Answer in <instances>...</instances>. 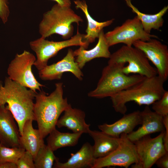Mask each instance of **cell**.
<instances>
[{"label": "cell", "instance_id": "obj_1", "mask_svg": "<svg viewBox=\"0 0 168 168\" xmlns=\"http://www.w3.org/2000/svg\"><path fill=\"white\" fill-rule=\"evenodd\" d=\"M55 90L49 95L43 91L36 93L33 107L35 120L44 138L54 129L61 114L70 105L63 98V84H55Z\"/></svg>", "mask_w": 168, "mask_h": 168}, {"label": "cell", "instance_id": "obj_2", "mask_svg": "<svg viewBox=\"0 0 168 168\" xmlns=\"http://www.w3.org/2000/svg\"><path fill=\"white\" fill-rule=\"evenodd\" d=\"M36 93L8 77H6L4 86L0 81V105L7 104L6 106L15 119L20 135L25 122L30 119L35 120L33 100Z\"/></svg>", "mask_w": 168, "mask_h": 168}, {"label": "cell", "instance_id": "obj_3", "mask_svg": "<svg viewBox=\"0 0 168 168\" xmlns=\"http://www.w3.org/2000/svg\"><path fill=\"white\" fill-rule=\"evenodd\" d=\"M165 81L158 75L146 77L143 80L110 97L112 106L117 112L124 114L126 104L134 101L139 106H149L159 99L165 91Z\"/></svg>", "mask_w": 168, "mask_h": 168}, {"label": "cell", "instance_id": "obj_4", "mask_svg": "<svg viewBox=\"0 0 168 168\" xmlns=\"http://www.w3.org/2000/svg\"><path fill=\"white\" fill-rule=\"evenodd\" d=\"M125 63H108L104 68L96 87L88 94L89 97L97 98L111 97L139 82L146 77L135 74L127 75L122 71Z\"/></svg>", "mask_w": 168, "mask_h": 168}, {"label": "cell", "instance_id": "obj_5", "mask_svg": "<svg viewBox=\"0 0 168 168\" xmlns=\"http://www.w3.org/2000/svg\"><path fill=\"white\" fill-rule=\"evenodd\" d=\"M82 21V18L70 7L62 6L57 3L43 14L39 25V32L44 38L56 34L67 40L73 35L72 24L75 23L79 25Z\"/></svg>", "mask_w": 168, "mask_h": 168}, {"label": "cell", "instance_id": "obj_6", "mask_svg": "<svg viewBox=\"0 0 168 168\" xmlns=\"http://www.w3.org/2000/svg\"><path fill=\"white\" fill-rule=\"evenodd\" d=\"M109 58L108 63H127V66L122 68L126 75L132 73L147 77L157 75L156 69L151 65L144 53L134 47L123 45L111 54Z\"/></svg>", "mask_w": 168, "mask_h": 168}, {"label": "cell", "instance_id": "obj_7", "mask_svg": "<svg viewBox=\"0 0 168 168\" xmlns=\"http://www.w3.org/2000/svg\"><path fill=\"white\" fill-rule=\"evenodd\" d=\"M84 34L77 31V33L65 40L54 41L46 40L41 37L30 42L31 49L35 53L37 59L34 65L40 70L47 65L48 60L55 56L61 50L70 46H82L86 49L83 41Z\"/></svg>", "mask_w": 168, "mask_h": 168}, {"label": "cell", "instance_id": "obj_8", "mask_svg": "<svg viewBox=\"0 0 168 168\" xmlns=\"http://www.w3.org/2000/svg\"><path fill=\"white\" fill-rule=\"evenodd\" d=\"M36 60L35 56L26 50L17 54L9 65L7 73L12 81L37 92L44 86L37 80L32 72V66Z\"/></svg>", "mask_w": 168, "mask_h": 168}, {"label": "cell", "instance_id": "obj_9", "mask_svg": "<svg viewBox=\"0 0 168 168\" xmlns=\"http://www.w3.org/2000/svg\"><path fill=\"white\" fill-rule=\"evenodd\" d=\"M109 46L122 43L132 46L138 40L148 41L152 38L157 39V36L148 34L143 29L142 23L136 16L133 19L127 20L120 26L105 34Z\"/></svg>", "mask_w": 168, "mask_h": 168}, {"label": "cell", "instance_id": "obj_10", "mask_svg": "<svg viewBox=\"0 0 168 168\" xmlns=\"http://www.w3.org/2000/svg\"><path fill=\"white\" fill-rule=\"evenodd\" d=\"M118 147L108 155L96 158L92 168H102L118 166L128 168L139 162V158L135 145L123 133L119 137Z\"/></svg>", "mask_w": 168, "mask_h": 168}, {"label": "cell", "instance_id": "obj_11", "mask_svg": "<svg viewBox=\"0 0 168 168\" xmlns=\"http://www.w3.org/2000/svg\"><path fill=\"white\" fill-rule=\"evenodd\" d=\"M164 131L156 137L149 135L144 136L133 142L134 144L139 162L132 165L133 168H150L157 160L167 152L163 144Z\"/></svg>", "mask_w": 168, "mask_h": 168}, {"label": "cell", "instance_id": "obj_12", "mask_svg": "<svg viewBox=\"0 0 168 168\" xmlns=\"http://www.w3.org/2000/svg\"><path fill=\"white\" fill-rule=\"evenodd\" d=\"M133 46L142 51L156 67L157 75L165 82L168 78V48L155 38L148 41L138 40Z\"/></svg>", "mask_w": 168, "mask_h": 168}, {"label": "cell", "instance_id": "obj_13", "mask_svg": "<svg viewBox=\"0 0 168 168\" xmlns=\"http://www.w3.org/2000/svg\"><path fill=\"white\" fill-rule=\"evenodd\" d=\"M76 62L74 51L69 49L66 55L56 63L47 65L39 71L40 79L43 80H52L61 79L63 73H72L78 79L82 80L83 74Z\"/></svg>", "mask_w": 168, "mask_h": 168}, {"label": "cell", "instance_id": "obj_14", "mask_svg": "<svg viewBox=\"0 0 168 168\" xmlns=\"http://www.w3.org/2000/svg\"><path fill=\"white\" fill-rule=\"evenodd\" d=\"M15 120L6 106L0 105V143L7 147H21V135Z\"/></svg>", "mask_w": 168, "mask_h": 168}, {"label": "cell", "instance_id": "obj_15", "mask_svg": "<svg viewBox=\"0 0 168 168\" xmlns=\"http://www.w3.org/2000/svg\"><path fill=\"white\" fill-rule=\"evenodd\" d=\"M141 126L136 131L127 134L131 141L134 142L142 137L156 132L164 131L163 117L154 111H152L148 106L140 112Z\"/></svg>", "mask_w": 168, "mask_h": 168}, {"label": "cell", "instance_id": "obj_16", "mask_svg": "<svg viewBox=\"0 0 168 168\" xmlns=\"http://www.w3.org/2000/svg\"><path fill=\"white\" fill-rule=\"evenodd\" d=\"M140 111L137 110L124 114L121 119L111 124H104L98 126L102 131L111 136L119 138L123 133L128 134L139 124H141Z\"/></svg>", "mask_w": 168, "mask_h": 168}, {"label": "cell", "instance_id": "obj_17", "mask_svg": "<svg viewBox=\"0 0 168 168\" xmlns=\"http://www.w3.org/2000/svg\"><path fill=\"white\" fill-rule=\"evenodd\" d=\"M98 42L93 48L86 50L82 46L74 51L76 62L81 69L87 62L96 58H109L110 47L105 39L103 29L99 33Z\"/></svg>", "mask_w": 168, "mask_h": 168}, {"label": "cell", "instance_id": "obj_18", "mask_svg": "<svg viewBox=\"0 0 168 168\" xmlns=\"http://www.w3.org/2000/svg\"><path fill=\"white\" fill-rule=\"evenodd\" d=\"M64 112L63 115L58 119L56 123L58 128L66 127L74 133H89L91 130L90 125L85 121V114L84 111L73 108L70 104Z\"/></svg>", "mask_w": 168, "mask_h": 168}, {"label": "cell", "instance_id": "obj_19", "mask_svg": "<svg viewBox=\"0 0 168 168\" xmlns=\"http://www.w3.org/2000/svg\"><path fill=\"white\" fill-rule=\"evenodd\" d=\"M96 158L94 155L93 146L86 142L75 153H71V157L64 163L57 158L54 167L56 168H92Z\"/></svg>", "mask_w": 168, "mask_h": 168}, {"label": "cell", "instance_id": "obj_20", "mask_svg": "<svg viewBox=\"0 0 168 168\" xmlns=\"http://www.w3.org/2000/svg\"><path fill=\"white\" fill-rule=\"evenodd\" d=\"M77 9H80L84 14L87 22L86 30V34L83 36V41L85 43L86 48L87 49L89 44L95 41L98 38L100 33L103 28L111 25L114 19L106 21L99 22L96 21L91 16L88 10V6L84 0H76L74 1Z\"/></svg>", "mask_w": 168, "mask_h": 168}, {"label": "cell", "instance_id": "obj_21", "mask_svg": "<svg viewBox=\"0 0 168 168\" xmlns=\"http://www.w3.org/2000/svg\"><path fill=\"white\" fill-rule=\"evenodd\" d=\"M94 140V155L95 158L105 157L114 150L118 146L119 137H114L105 132L91 130L88 133Z\"/></svg>", "mask_w": 168, "mask_h": 168}, {"label": "cell", "instance_id": "obj_22", "mask_svg": "<svg viewBox=\"0 0 168 168\" xmlns=\"http://www.w3.org/2000/svg\"><path fill=\"white\" fill-rule=\"evenodd\" d=\"M33 121L30 119L25 122L20 137V143L21 147L30 152L34 159L44 143L39 130L33 128Z\"/></svg>", "mask_w": 168, "mask_h": 168}, {"label": "cell", "instance_id": "obj_23", "mask_svg": "<svg viewBox=\"0 0 168 168\" xmlns=\"http://www.w3.org/2000/svg\"><path fill=\"white\" fill-rule=\"evenodd\" d=\"M124 0L127 6L131 9L132 12L136 14L146 32L150 34L152 29L159 30L160 28L162 26L164 22L163 16L167 11L168 6H165L156 14H146L140 12L133 6L131 3V0Z\"/></svg>", "mask_w": 168, "mask_h": 168}, {"label": "cell", "instance_id": "obj_24", "mask_svg": "<svg viewBox=\"0 0 168 168\" xmlns=\"http://www.w3.org/2000/svg\"><path fill=\"white\" fill-rule=\"evenodd\" d=\"M83 133L61 132L56 128L49 134L47 145L54 152L59 148L76 145Z\"/></svg>", "mask_w": 168, "mask_h": 168}, {"label": "cell", "instance_id": "obj_25", "mask_svg": "<svg viewBox=\"0 0 168 168\" xmlns=\"http://www.w3.org/2000/svg\"><path fill=\"white\" fill-rule=\"evenodd\" d=\"M54 151L45 144L40 148L34 159L35 168H51L57 159Z\"/></svg>", "mask_w": 168, "mask_h": 168}, {"label": "cell", "instance_id": "obj_26", "mask_svg": "<svg viewBox=\"0 0 168 168\" xmlns=\"http://www.w3.org/2000/svg\"><path fill=\"white\" fill-rule=\"evenodd\" d=\"M25 151L22 147H10L0 143V164L7 162L16 163Z\"/></svg>", "mask_w": 168, "mask_h": 168}, {"label": "cell", "instance_id": "obj_27", "mask_svg": "<svg viewBox=\"0 0 168 168\" xmlns=\"http://www.w3.org/2000/svg\"><path fill=\"white\" fill-rule=\"evenodd\" d=\"M155 112L162 117L168 115V91H165L159 99L152 104Z\"/></svg>", "mask_w": 168, "mask_h": 168}, {"label": "cell", "instance_id": "obj_28", "mask_svg": "<svg viewBox=\"0 0 168 168\" xmlns=\"http://www.w3.org/2000/svg\"><path fill=\"white\" fill-rule=\"evenodd\" d=\"M16 163L17 168H35L33 157L26 151L24 152Z\"/></svg>", "mask_w": 168, "mask_h": 168}, {"label": "cell", "instance_id": "obj_29", "mask_svg": "<svg viewBox=\"0 0 168 168\" xmlns=\"http://www.w3.org/2000/svg\"><path fill=\"white\" fill-rule=\"evenodd\" d=\"M10 13L8 0H0V19L4 24L7 22Z\"/></svg>", "mask_w": 168, "mask_h": 168}, {"label": "cell", "instance_id": "obj_30", "mask_svg": "<svg viewBox=\"0 0 168 168\" xmlns=\"http://www.w3.org/2000/svg\"><path fill=\"white\" fill-rule=\"evenodd\" d=\"M163 122L164 127L163 144L166 151L168 152V115L163 117Z\"/></svg>", "mask_w": 168, "mask_h": 168}, {"label": "cell", "instance_id": "obj_31", "mask_svg": "<svg viewBox=\"0 0 168 168\" xmlns=\"http://www.w3.org/2000/svg\"><path fill=\"white\" fill-rule=\"evenodd\" d=\"M157 166L161 168H168V152L160 157L155 163Z\"/></svg>", "mask_w": 168, "mask_h": 168}, {"label": "cell", "instance_id": "obj_32", "mask_svg": "<svg viewBox=\"0 0 168 168\" xmlns=\"http://www.w3.org/2000/svg\"><path fill=\"white\" fill-rule=\"evenodd\" d=\"M0 168H17V166L15 163L7 162L0 164Z\"/></svg>", "mask_w": 168, "mask_h": 168}, {"label": "cell", "instance_id": "obj_33", "mask_svg": "<svg viewBox=\"0 0 168 168\" xmlns=\"http://www.w3.org/2000/svg\"><path fill=\"white\" fill-rule=\"evenodd\" d=\"M57 2V4L63 7H70L71 2L70 0H51Z\"/></svg>", "mask_w": 168, "mask_h": 168}]
</instances>
